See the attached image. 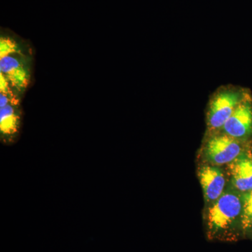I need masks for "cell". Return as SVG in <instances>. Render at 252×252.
I'll use <instances>...</instances> for the list:
<instances>
[{
    "label": "cell",
    "mask_w": 252,
    "mask_h": 252,
    "mask_svg": "<svg viewBox=\"0 0 252 252\" xmlns=\"http://www.w3.org/2000/svg\"><path fill=\"white\" fill-rule=\"evenodd\" d=\"M243 198L235 191L223 192L209 208L206 233L210 240L235 241L243 235Z\"/></svg>",
    "instance_id": "obj_1"
},
{
    "label": "cell",
    "mask_w": 252,
    "mask_h": 252,
    "mask_svg": "<svg viewBox=\"0 0 252 252\" xmlns=\"http://www.w3.org/2000/svg\"><path fill=\"white\" fill-rule=\"evenodd\" d=\"M32 67L31 50L0 57V74L4 76L14 95L20 100L31 84Z\"/></svg>",
    "instance_id": "obj_2"
},
{
    "label": "cell",
    "mask_w": 252,
    "mask_h": 252,
    "mask_svg": "<svg viewBox=\"0 0 252 252\" xmlns=\"http://www.w3.org/2000/svg\"><path fill=\"white\" fill-rule=\"evenodd\" d=\"M246 94L239 89H220L214 94L207 114V127L210 132L221 130L230 116L234 112Z\"/></svg>",
    "instance_id": "obj_3"
},
{
    "label": "cell",
    "mask_w": 252,
    "mask_h": 252,
    "mask_svg": "<svg viewBox=\"0 0 252 252\" xmlns=\"http://www.w3.org/2000/svg\"><path fill=\"white\" fill-rule=\"evenodd\" d=\"M243 153L241 142L224 133L212 136L203 149L205 160L217 166L230 164Z\"/></svg>",
    "instance_id": "obj_4"
},
{
    "label": "cell",
    "mask_w": 252,
    "mask_h": 252,
    "mask_svg": "<svg viewBox=\"0 0 252 252\" xmlns=\"http://www.w3.org/2000/svg\"><path fill=\"white\" fill-rule=\"evenodd\" d=\"M222 133L238 140H244L252 135V101L246 94L234 112L221 128Z\"/></svg>",
    "instance_id": "obj_5"
},
{
    "label": "cell",
    "mask_w": 252,
    "mask_h": 252,
    "mask_svg": "<svg viewBox=\"0 0 252 252\" xmlns=\"http://www.w3.org/2000/svg\"><path fill=\"white\" fill-rule=\"evenodd\" d=\"M21 103H11L0 107V139L4 144H12L18 140L22 126Z\"/></svg>",
    "instance_id": "obj_6"
},
{
    "label": "cell",
    "mask_w": 252,
    "mask_h": 252,
    "mask_svg": "<svg viewBox=\"0 0 252 252\" xmlns=\"http://www.w3.org/2000/svg\"><path fill=\"white\" fill-rule=\"evenodd\" d=\"M198 177L207 203H213L223 193L225 177L221 169L213 165H204L199 168Z\"/></svg>",
    "instance_id": "obj_7"
},
{
    "label": "cell",
    "mask_w": 252,
    "mask_h": 252,
    "mask_svg": "<svg viewBox=\"0 0 252 252\" xmlns=\"http://www.w3.org/2000/svg\"><path fill=\"white\" fill-rule=\"evenodd\" d=\"M229 165L232 184L236 190L248 193L252 190V161L246 154H241Z\"/></svg>",
    "instance_id": "obj_8"
},
{
    "label": "cell",
    "mask_w": 252,
    "mask_h": 252,
    "mask_svg": "<svg viewBox=\"0 0 252 252\" xmlns=\"http://www.w3.org/2000/svg\"><path fill=\"white\" fill-rule=\"evenodd\" d=\"M30 51L20 41L15 39L14 36L10 35L9 33H1L0 39V57L6 56L14 53L23 52Z\"/></svg>",
    "instance_id": "obj_9"
},
{
    "label": "cell",
    "mask_w": 252,
    "mask_h": 252,
    "mask_svg": "<svg viewBox=\"0 0 252 252\" xmlns=\"http://www.w3.org/2000/svg\"><path fill=\"white\" fill-rule=\"evenodd\" d=\"M242 227L243 235H247L252 227V190L243 194Z\"/></svg>",
    "instance_id": "obj_10"
},
{
    "label": "cell",
    "mask_w": 252,
    "mask_h": 252,
    "mask_svg": "<svg viewBox=\"0 0 252 252\" xmlns=\"http://www.w3.org/2000/svg\"><path fill=\"white\" fill-rule=\"evenodd\" d=\"M248 235H250L252 237V227L251 228V229H250V231H249Z\"/></svg>",
    "instance_id": "obj_11"
},
{
    "label": "cell",
    "mask_w": 252,
    "mask_h": 252,
    "mask_svg": "<svg viewBox=\"0 0 252 252\" xmlns=\"http://www.w3.org/2000/svg\"><path fill=\"white\" fill-rule=\"evenodd\" d=\"M251 159H252V154Z\"/></svg>",
    "instance_id": "obj_12"
}]
</instances>
